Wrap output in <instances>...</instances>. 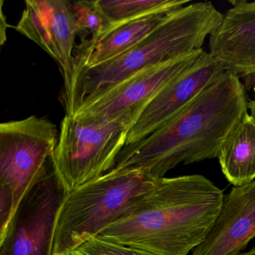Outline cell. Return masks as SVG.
<instances>
[{
  "label": "cell",
  "mask_w": 255,
  "mask_h": 255,
  "mask_svg": "<svg viewBox=\"0 0 255 255\" xmlns=\"http://www.w3.org/2000/svg\"><path fill=\"white\" fill-rule=\"evenodd\" d=\"M219 164L227 180L234 186L255 179V120L250 113L224 143Z\"/></svg>",
  "instance_id": "5bb4252c"
},
{
  "label": "cell",
  "mask_w": 255,
  "mask_h": 255,
  "mask_svg": "<svg viewBox=\"0 0 255 255\" xmlns=\"http://www.w3.org/2000/svg\"><path fill=\"white\" fill-rule=\"evenodd\" d=\"M223 191L200 174L162 177L128 216L95 237L154 255H187L205 240Z\"/></svg>",
  "instance_id": "7a4b0ae2"
},
{
  "label": "cell",
  "mask_w": 255,
  "mask_h": 255,
  "mask_svg": "<svg viewBox=\"0 0 255 255\" xmlns=\"http://www.w3.org/2000/svg\"><path fill=\"white\" fill-rule=\"evenodd\" d=\"M224 72L222 65L206 53L193 66L164 86L136 113L126 145L146 138L163 126Z\"/></svg>",
  "instance_id": "30bf717a"
},
{
  "label": "cell",
  "mask_w": 255,
  "mask_h": 255,
  "mask_svg": "<svg viewBox=\"0 0 255 255\" xmlns=\"http://www.w3.org/2000/svg\"><path fill=\"white\" fill-rule=\"evenodd\" d=\"M72 255V254H71V255Z\"/></svg>",
  "instance_id": "ffe728a7"
},
{
  "label": "cell",
  "mask_w": 255,
  "mask_h": 255,
  "mask_svg": "<svg viewBox=\"0 0 255 255\" xmlns=\"http://www.w3.org/2000/svg\"><path fill=\"white\" fill-rule=\"evenodd\" d=\"M133 120L132 111L108 121H77L65 115L53 161L67 192L113 169Z\"/></svg>",
  "instance_id": "8992f818"
},
{
  "label": "cell",
  "mask_w": 255,
  "mask_h": 255,
  "mask_svg": "<svg viewBox=\"0 0 255 255\" xmlns=\"http://www.w3.org/2000/svg\"><path fill=\"white\" fill-rule=\"evenodd\" d=\"M254 98L249 101V110L251 116L255 120V83L253 88Z\"/></svg>",
  "instance_id": "ac0fdd59"
},
{
  "label": "cell",
  "mask_w": 255,
  "mask_h": 255,
  "mask_svg": "<svg viewBox=\"0 0 255 255\" xmlns=\"http://www.w3.org/2000/svg\"><path fill=\"white\" fill-rule=\"evenodd\" d=\"M206 53L198 50L149 67L86 98L71 116L77 121H108L132 111L135 119L164 86L193 66Z\"/></svg>",
  "instance_id": "ba28073f"
},
{
  "label": "cell",
  "mask_w": 255,
  "mask_h": 255,
  "mask_svg": "<svg viewBox=\"0 0 255 255\" xmlns=\"http://www.w3.org/2000/svg\"><path fill=\"white\" fill-rule=\"evenodd\" d=\"M68 193L53 165L28 191L0 235V255H53L56 220Z\"/></svg>",
  "instance_id": "52a82bcc"
},
{
  "label": "cell",
  "mask_w": 255,
  "mask_h": 255,
  "mask_svg": "<svg viewBox=\"0 0 255 255\" xmlns=\"http://www.w3.org/2000/svg\"><path fill=\"white\" fill-rule=\"evenodd\" d=\"M15 28L57 62L63 76L66 94L72 80L74 44L78 33L71 2L27 0Z\"/></svg>",
  "instance_id": "9c48e42d"
},
{
  "label": "cell",
  "mask_w": 255,
  "mask_h": 255,
  "mask_svg": "<svg viewBox=\"0 0 255 255\" xmlns=\"http://www.w3.org/2000/svg\"><path fill=\"white\" fill-rule=\"evenodd\" d=\"M249 111L244 84L225 71L163 126L125 146L112 170L138 169L160 179L180 164L218 158Z\"/></svg>",
  "instance_id": "6da1fadb"
},
{
  "label": "cell",
  "mask_w": 255,
  "mask_h": 255,
  "mask_svg": "<svg viewBox=\"0 0 255 255\" xmlns=\"http://www.w3.org/2000/svg\"><path fill=\"white\" fill-rule=\"evenodd\" d=\"M210 35L209 54L225 71L255 78V1L234 0Z\"/></svg>",
  "instance_id": "7c38bea8"
},
{
  "label": "cell",
  "mask_w": 255,
  "mask_h": 255,
  "mask_svg": "<svg viewBox=\"0 0 255 255\" xmlns=\"http://www.w3.org/2000/svg\"><path fill=\"white\" fill-rule=\"evenodd\" d=\"M71 8L78 32L89 31L92 37H96L105 33L113 26L97 0L71 2Z\"/></svg>",
  "instance_id": "2e32d148"
},
{
  "label": "cell",
  "mask_w": 255,
  "mask_h": 255,
  "mask_svg": "<svg viewBox=\"0 0 255 255\" xmlns=\"http://www.w3.org/2000/svg\"><path fill=\"white\" fill-rule=\"evenodd\" d=\"M223 17L212 2L188 4L123 54L95 68L75 71L64 95L66 115L72 116L86 98L139 71L203 50L206 39L218 29Z\"/></svg>",
  "instance_id": "3957f363"
},
{
  "label": "cell",
  "mask_w": 255,
  "mask_h": 255,
  "mask_svg": "<svg viewBox=\"0 0 255 255\" xmlns=\"http://www.w3.org/2000/svg\"><path fill=\"white\" fill-rule=\"evenodd\" d=\"M57 128L29 116L0 125V224L7 226L20 201L51 168Z\"/></svg>",
  "instance_id": "5b68a950"
},
{
  "label": "cell",
  "mask_w": 255,
  "mask_h": 255,
  "mask_svg": "<svg viewBox=\"0 0 255 255\" xmlns=\"http://www.w3.org/2000/svg\"><path fill=\"white\" fill-rule=\"evenodd\" d=\"M103 12L114 25L133 20L171 6L179 0H97Z\"/></svg>",
  "instance_id": "9a60e30c"
},
{
  "label": "cell",
  "mask_w": 255,
  "mask_h": 255,
  "mask_svg": "<svg viewBox=\"0 0 255 255\" xmlns=\"http://www.w3.org/2000/svg\"><path fill=\"white\" fill-rule=\"evenodd\" d=\"M71 254L74 255H154L98 237L89 239Z\"/></svg>",
  "instance_id": "e0dca14e"
},
{
  "label": "cell",
  "mask_w": 255,
  "mask_h": 255,
  "mask_svg": "<svg viewBox=\"0 0 255 255\" xmlns=\"http://www.w3.org/2000/svg\"><path fill=\"white\" fill-rule=\"evenodd\" d=\"M255 237V180L224 195L219 214L192 255H238Z\"/></svg>",
  "instance_id": "8fae6325"
},
{
  "label": "cell",
  "mask_w": 255,
  "mask_h": 255,
  "mask_svg": "<svg viewBox=\"0 0 255 255\" xmlns=\"http://www.w3.org/2000/svg\"><path fill=\"white\" fill-rule=\"evenodd\" d=\"M138 169L111 170L68 192L59 210L53 255H70L133 211L156 180Z\"/></svg>",
  "instance_id": "277c9868"
},
{
  "label": "cell",
  "mask_w": 255,
  "mask_h": 255,
  "mask_svg": "<svg viewBox=\"0 0 255 255\" xmlns=\"http://www.w3.org/2000/svg\"><path fill=\"white\" fill-rule=\"evenodd\" d=\"M189 3L188 0H179L171 6L114 25L105 33L92 37L74 54L73 74L95 68L130 50L166 21L174 11Z\"/></svg>",
  "instance_id": "4fadbf2b"
},
{
  "label": "cell",
  "mask_w": 255,
  "mask_h": 255,
  "mask_svg": "<svg viewBox=\"0 0 255 255\" xmlns=\"http://www.w3.org/2000/svg\"><path fill=\"white\" fill-rule=\"evenodd\" d=\"M238 255H255V247L252 248L249 252H242Z\"/></svg>",
  "instance_id": "d6986e66"
}]
</instances>
